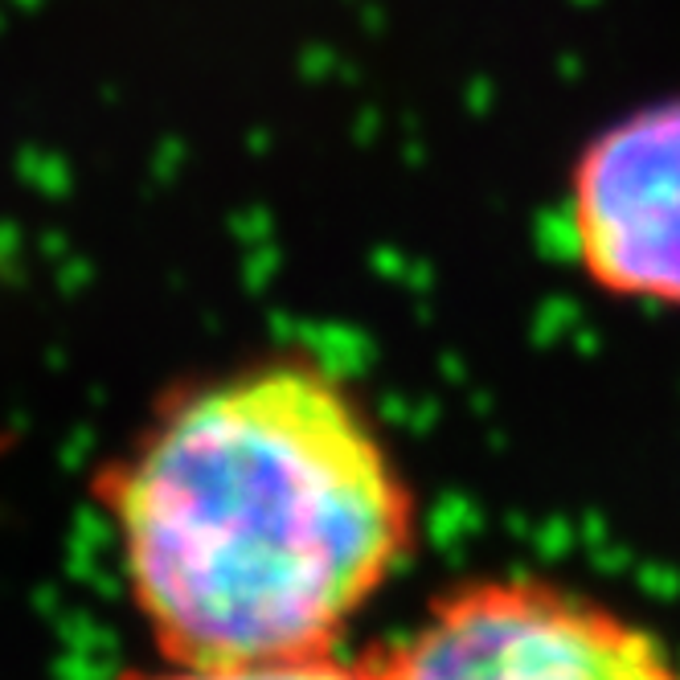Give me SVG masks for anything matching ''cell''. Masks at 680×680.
I'll use <instances>...</instances> for the list:
<instances>
[{"label": "cell", "mask_w": 680, "mask_h": 680, "mask_svg": "<svg viewBox=\"0 0 680 680\" xmlns=\"http://www.w3.org/2000/svg\"><path fill=\"white\" fill-rule=\"evenodd\" d=\"M164 660L328 652L414 545V496L337 377L263 361L177 398L103 476Z\"/></svg>", "instance_id": "6da1fadb"}, {"label": "cell", "mask_w": 680, "mask_h": 680, "mask_svg": "<svg viewBox=\"0 0 680 680\" xmlns=\"http://www.w3.org/2000/svg\"><path fill=\"white\" fill-rule=\"evenodd\" d=\"M374 660L381 680H680L647 627L541 578L455 587Z\"/></svg>", "instance_id": "7a4b0ae2"}, {"label": "cell", "mask_w": 680, "mask_h": 680, "mask_svg": "<svg viewBox=\"0 0 680 680\" xmlns=\"http://www.w3.org/2000/svg\"><path fill=\"white\" fill-rule=\"evenodd\" d=\"M570 238L599 291L680 307V95L627 111L582 148Z\"/></svg>", "instance_id": "3957f363"}, {"label": "cell", "mask_w": 680, "mask_h": 680, "mask_svg": "<svg viewBox=\"0 0 680 680\" xmlns=\"http://www.w3.org/2000/svg\"><path fill=\"white\" fill-rule=\"evenodd\" d=\"M115 680H381L377 660H344L332 647L304 652V656H270V660L242 664H173L164 668H136Z\"/></svg>", "instance_id": "277c9868"}]
</instances>
